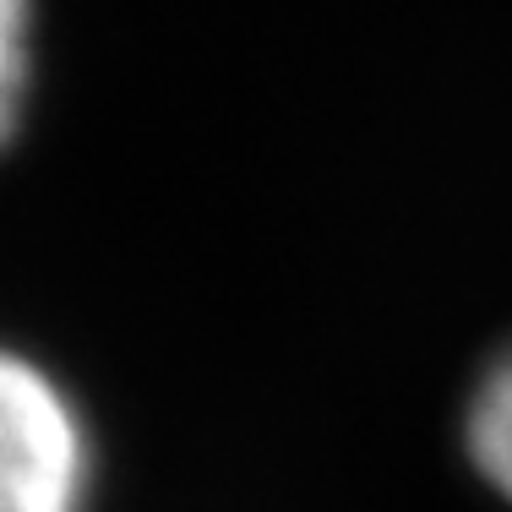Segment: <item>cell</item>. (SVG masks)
<instances>
[{
  "mask_svg": "<svg viewBox=\"0 0 512 512\" xmlns=\"http://www.w3.org/2000/svg\"><path fill=\"white\" fill-rule=\"evenodd\" d=\"M88 436L44 365L0 349V512H82Z\"/></svg>",
  "mask_w": 512,
  "mask_h": 512,
  "instance_id": "cell-1",
  "label": "cell"
},
{
  "mask_svg": "<svg viewBox=\"0 0 512 512\" xmlns=\"http://www.w3.org/2000/svg\"><path fill=\"white\" fill-rule=\"evenodd\" d=\"M469 458L512 502V349L480 376L469 404Z\"/></svg>",
  "mask_w": 512,
  "mask_h": 512,
  "instance_id": "cell-2",
  "label": "cell"
},
{
  "mask_svg": "<svg viewBox=\"0 0 512 512\" xmlns=\"http://www.w3.org/2000/svg\"><path fill=\"white\" fill-rule=\"evenodd\" d=\"M33 77V0H0V148L11 142Z\"/></svg>",
  "mask_w": 512,
  "mask_h": 512,
  "instance_id": "cell-3",
  "label": "cell"
}]
</instances>
